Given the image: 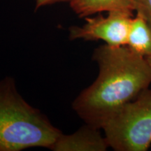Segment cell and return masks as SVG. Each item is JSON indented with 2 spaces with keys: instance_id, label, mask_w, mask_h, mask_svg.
<instances>
[{
  "instance_id": "8992f818",
  "label": "cell",
  "mask_w": 151,
  "mask_h": 151,
  "mask_svg": "<svg viewBox=\"0 0 151 151\" xmlns=\"http://www.w3.org/2000/svg\"><path fill=\"white\" fill-rule=\"evenodd\" d=\"M71 8L81 18L112 11L134 12L132 0H72Z\"/></svg>"
},
{
  "instance_id": "52a82bcc",
  "label": "cell",
  "mask_w": 151,
  "mask_h": 151,
  "mask_svg": "<svg viewBox=\"0 0 151 151\" xmlns=\"http://www.w3.org/2000/svg\"><path fill=\"white\" fill-rule=\"evenodd\" d=\"M127 46L145 58L151 56V28L140 15L132 18Z\"/></svg>"
},
{
  "instance_id": "3957f363",
  "label": "cell",
  "mask_w": 151,
  "mask_h": 151,
  "mask_svg": "<svg viewBox=\"0 0 151 151\" xmlns=\"http://www.w3.org/2000/svg\"><path fill=\"white\" fill-rule=\"evenodd\" d=\"M109 147L116 151H146L151 145V89L121 107L103 124Z\"/></svg>"
},
{
  "instance_id": "ba28073f",
  "label": "cell",
  "mask_w": 151,
  "mask_h": 151,
  "mask_svg": "<svg viewBox=\"0 0 151 151\" xmlns=\"http://www.w3.org/2000/svg\"><path fill=\"white\" fill-rule=\"evenodd\" d=\"M134 11L146 20L151 28V0H132Z\"/></svg>"
},
{
  "instance_id": "277c9868",
  "label": "cell",
  "mask_w": 151,
  "mask_h": 151,
  "mask_svg": "<svg viewBox=\"0 0 151 151\" xmlns=\"http://www.w3.org/2000/svg\"><path fill=\"white\" fill-rule=\"evenodd\" d=\"M132 18L133 12L128 11H109L106 16L99 14L92 18L86 17L83 25L69 28V39L101 40L111 46H127Z\"/></svg>"
},
{
  "instance_id": "6da1fadb",
  "label": "cell",
  "mask_w": 151,
  "mask_h": 151,
  "mask_svg": "<svg viewBox=\"0 0 151 151\" xmlns=\"http://www.w3.org/2000/svg\"><path fill=\"white\" fill-rule=\"evenodd\" d=\"M92 59L98 76L76 98L73 109L86 124L101 129L114 113L149 88L151 65L127 46H100Z\"/></svg>"
},
{
  "instance_id": "7a4b0ae2",
  "label": "cell",
  "mask_w": 151,
  "mask_h": 151,
  "mask_svg": "<svg viewBox=\"0 0 151 151\" xmlns=\"http://www.w3.org/2000/svg\"><path fill=\"white\" fill-rule=\"evenodd\" d=\"M61 134L21 97L14 78L6 76L0 81V151L51 149Z\"/></svg>"
},
{
  "instance_id": "30bf717a",
  "label": "cell",
  "mask_w": 151,
  "mask_h": 151,
  "mask_svg": "<svg viewBox=\"0 0 151 151\" xmlns=\"http://www.w3.org/2000/svg\"><path fill=\"white\" fill-rule=\"evenodd\" d=\"M147 58V60H148V61L149 62V63H150V65H151V56L148 57V58Z\"/></svg>"
},
{
  "instance_id": "9c48e42d",
  "label": "cell",
  "mask_w": 151,
  "mask_h": 151,
  "mask_svg": "<svg viewBox=\"0 0 151 151\" xmlns=\"http://www.w3.org/2000/svg\"><path fill=\"white\" fill-rule=\"evenodd\" d=\"M72 0H35L36 9H39L40 7L45 6L47 5L53 4L59 2H70Z\"/></svg>"
},
{
  "instance_id": "5b68a950",
  "label": "cell",
  "mask_w": 151,
  "mask_h": 151,
  "mask_svg": "<svg viewBox=\"0 0 151 151\" xmlns=\"http://www.w3.org/2000/svg\"><path fill=\"white\" fill-rule=\"evenodd\" d=\"M100 129L86 124L69 135L61 134L51 150L55 151H105L109 143Z\"/></svg>"
}]
</instances>
